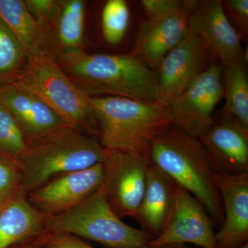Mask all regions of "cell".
Returning <instances> with one entry per match:
<instances>
[{"label": "cell", "instance_id": "1", "mask_svg": "<svg viewBox=\"0 0 248 248\" xmlns=\"http://www.w3.org/2000/svg\"><path fill=\"white\" fill-rule=\"evenodd\" d=\"M55 58L66 76L90 97L158 103L156 72L131 54H90L78 48L60 50Z\"/></svg>", "mask_w": 248, "mask_h": 248}, {"label": "cell", "instance_id": "2", "mask_svg": "<svg viewBox=\"0 0 248 248\" xmlns=\"http://www.w3.org/2000/svg\"><path fill=\"white\" fill-rule=\"evenodd\" d=\"M104 148L118 150L150 161L156 139L173 125L170 109L159 103L113 96L89 99Z\"/></svg>", "mask_w": 248, "mask_h": 248}, {"label": "cell", "instance_id": "3", "mask_svg": "<svg viewBox=\"0 0 248 248\" xmlns=\"http://www.w3.org/2000/svg\"><path fill=\"white\" fill-rule=\"evenodd\" d=\"M150 161L200 201L214 226L221 228L224 221L223 202L213 182L208 155L199 139L172 125L153 143Z\"/></svg>", "mask_w": 248, "mask_h": 248}, {"label": "cell", "instance_id": "4", "mask_svg": "<svg viewBox=\"0 0 248 248\" xmlns=\"http://www.w3.org/2000/svg\"><path fill=\"white\" fill-rule=\"evenodd\" d=\"M104 152L97 137L68 125L28 142L17 159L22 190L27 195L56 176L92 167Z\"/></svg>", "mask_w": 248, "mask_h": 248}, {"label": "cell", "instance_id": "5", "mask_svg": "<svg viewBox=\"0 0 248 248\" xmlns=\"http://www.w3.org/2000/svg\"><path fill=\"white\" fill-rule=\"evenodd\" d=\"M25 60L24 68L7 83L40 99L66 125L97 138L91 97L66 76L55 55L42 54Z\"/></svg>", "mask_w": 248, "mask_h": 248}, {"label": "cell", "instance_id": "6", "mask_svg": "<svg viewBox=\"0 0 248 248\" xmlns=\"http://www.w3.org/2000/svg\"><path fill=\"white\" fill-rule=\"evenodd\" d=\"M46 231L69 233L108 248H151L155 239L124 223L110 208L100 187L76 208L48 217Z\"/></svg>", "mask_w": 248, "mask_h": 248}, {"label": "cell", "instance_id": "7", "mask_svg": "<svg viewBox=\"0 0 248 248\" xmlns=\"http://www.w3.org/2000/svg\"><path fill=\"white\" fill-rule=\"evenodd\" d=\"M100 189L107 203L120 218L135 219L146 190L151 161L118 151L104 148Z\"/></svg>", "mask_w": 248, "mask_h": 248}, {"label": "cell", "instance_id": "8", "mask_svg": "<svg viewBox=\"0 0 248 248\" xmlns=\"http://www.w3.org/2000/svg\"><path fill=\"white\" fill-rule=\"evenodd\" d=\"M223 97V66L215 61L169 106L173 125L200 139L213 125L214 111Z\"/></svg>", "mask_w": 248, "mask_h": 248}, {"label": "cell", "instance_id": "9", "mask_svg": "<svg viewBox=\"0 0 248 248\" xmlns=\"http://www.w3.org/2000/svg\"><path fill=\"white\" fill-rule=\"evenodd\" d=\"M215 61L202 41L187 29L185 37L166 55L156 72L157 102L169 107Z\"/></svg>", "mask_w": 248, "mask_h": 248}, {"label": "cell", "instance_id": "10", "mask_svg": "<svg viewBox=\"0 0 248 248\" xmlns=\"http://www.w3.org/2000/svg\"><path fill=\"white\" fill-rule=\"evenodd\" d=\"M102 163L89 169L63 173L28 194L27 199L36 209L50 217L76 208L102 185Z\"/></svg>", "mask_w": 248, "mask_h": 248}, {"label": "cell", "instance_id": "11", "mask_svg": "<svg viewBox=\"0 0 248 248\" xmlns=\"http://www.w3.org/2000/svg\"><path fill=\"white\" fill-rule=\"evenodd\" d=\"M188 29L205 45L222 65L246 60L241 35L223 9L220 0L197 1L188 19Z\"/></svg>", "mask_w": 248, "mask_h": 248}, {"label": "cell", "instance_id": "12", "mask_svg": "<svg viewBox=\"0 0 248 248\" xmlns=\"http://www.w3.org/2000/svg\"><path fill=\"white\" fill-rule=\"evenodd\" d=\"M213 227L203 204L177 184L175 206L170 221L161 234L151 241V248L186 244L202 248H218Z\"/></svg>", "mask_w": 248, "mask_h": 248}, {"label": "cell", "instance_id": "13", "mask_svg": "<svg viewBox=\"0 0 248 248\" xmlns=\"http://www.w3.org/2000/svg\"><path fill=\"white\" fill-rule=\"evenodd\" d=\"M197 1L186 0L177 14L159 20L147 19L139 31L130 53L155 72L166 55L184 39Z\"/></svg>", "mask_w": 248, "mask_h": 248}, {"label": "cell", "instance_id": "14", "mask_svg": "<svg viewBox=\"0 0 248 248\" xmlns=\"http://www.w3.org/2000/svg\"><path fill=\"white\" fill-rule=\"evenodd\" d=\"M223 202L224 221L215 234L218 248H236L248 243V172L236 175L213 173Z\"/></svg>", "mask_w": 248, "mask_h": 248}, {"label": "cell", "instance_id": "15", "mask_svg": "<svg viewBox=\"0 0 248 248\" xmlns=\"http://www.w3.org/2000/svg\"><path fill=\"white\" fill-rule=\"evenodd\" d=\"M199 140L214 172L236 175L248 172V135L234 124L214 118L213 125Z\"/></svg>", "mask_w": 248, "mask_h": 248}, {"label": "cell", "instance_id": "16", "mask_svg": "<svg viewBox=\"0 0 248 248\" xmlns=\"http://www.w3.org/2000/svg\"><path fill=\"white\" fill-rule=\"evenodd\" d=\"M0 105L17 122L27 142L66 125L40 99L11 83L0 84Z\"/></svg>", "mask_w": 248, "mask_h": 248}, {"label": "cell", "instance_id": "17", "mask_svg": "<svg viewBox=\"0 0 248 248\" xmlns=\"http://www.w3.org/2000/svg\"><path fill=\"white\" fill-rule=\"evenodd\" d=\"M177 184L151 164L144 195L135 219L141 231L158 237L170 221L175 206Z\"/></svg>", "mask_w": 248, "mask_h": 248}, {"label": "cell", "instance_id": "18", "mask_svg": "<svg viewBox=\"0 0 248 248\" xmlns=\"http://www.w3.org/2000/svg\"><path fill=\"white\" fill-rule=\"evenodd\" d=\"M48 217L31 204L27 195L20 191L0 207V248H12L40 237L46 232Z\"/></svg>", "mask_w": 248, "mask_h": 248}, {"label": "cell", "instance_id": "19", "mask_svg": "<svg viewBox=\"0 0 248 248\" xmlns=\"http://www.w3.org/2000/svg\"><path fill=\"white\" fill-rule=\"evenodd\" d=\"M0 18L12 31L24 50L26 59L51 53L53 32L33 17L22 0H0Z\"/></svg>", "mask_w": 248, "mask_h": 248}, {"label": "cell", "instance_id": "20", "mask_svg": "<svg viewBox=\"0 0 248 248\" xmlns=\"http://www.w3.org/2000/svg\"><path fill=\"white\" fill-rule=\"evenodd\" d=\"M222 66L225 105L219 117L234 124L248 135V76L246 62L241 60Z\"/></svg>", "mask_w": 248, "mask_h": 248}, {"label": "cell", "instance_id": "21", "mask_svg": "<svg viewBox=\"0 0 248 248\" xmlns=\"http://www.w3.org/2000/svg\"><path fill=\"white\" fill-rule=\"evenodd\" d=\"M85 12L86 2L83 0L62 1L52 27L55 28V40L59 46L57 53L60 50L82 48Z\"/></svg>", "mask_w": 248, "mask_h": 248}, {"label": "cell", "instance_id": "22", "mask_svg": "<svg viewBox=\"0 0 248 248\" xmlns=\"http://www.w3.org/2000/svg\"><path fill=\"white\" fill-rule=\"evenodd\" d=\"M130 9L125 0H108L103 8L102 30L107 43L117 45L123 40L130 22Z\"/></svg>", "mask_w": 248, "mask_h": 248}, {"label": "cell", "instance_id": "23", "mask_svg": "<svg viewBox=\"0 0 248 248\" xmlns=\"http://www.w3.org/2000/svg\"><path fill=\"white\" fill-rule=\"evenodd\" d=\"M25 60L20 42L0 18V84L7 83Z\"/></svg>", "mask_w": 248, "mask_h": 248}, {"label": "cell", "instance_id": "24", "mask_svg": "<svg viewBox=\"0 0 248 248\" xmlns=\"http://www.w3.org/2000/svg\"><path fill=\"white\" fill-rule=\"evenodd\" d=\"M27 143L17 122L0 105V154L17 160L25 151Z\"/></svg>", "mask_w": 248, "mask_h": 248}, {"label": "cell", "instance_id": "25", "mask_svg": "<svg viewBox=\"0 0 248 248\" xmlns=\"http://www.w3.org/2000/svg\"><path fill=\"white\" fill-rule=\"evenodd\" d=\"M22 176L17 160L0 154V207L22 191Z\"/></svg>", "mask_w": 248, "mask_h": 248}, {"label": "cell", "instance_id": "26", "mask_svg": "<svg viewBox=\"0 0 248 248\" xmlns=\"http://www.w3.org/2000/svg\"><path fill=\"white\" fill-rule=\"evenodd\" d=\"M24 1L29 12L36 20L51 31L55 18L58 16L62 1L25 0Z\"/></svg>", "mask_w": 248, "mask_h": 248}, {"label": "cell", "instance_id": "27", "mask_svg": "<svg viewBox=\"0 0 248 248\" xmlns=\"http://www.w3.org/2000/svg\"><path fill=\"white\" fill-rule=\"evenodd\" d=\"M182 0H142L140 1L150 20H159L177 14L185 6Z\"/></svg>", "mask_w": 248, "mask_h": 248}, {"label": "cell", "instance_id": "28", "mask_svg": "<svg viewBox=\"0 0 248 248\" xmlns=\"http://www.w3.org/2000/svg\"><path fill=\"white\" fill-rule=\"evenodd\" d=\"M223 9L240 35H247L248 31V0L222 1Z\"/></svg>", "mask_w": 248, "mask_h": 248}, {"label": "cell", "instance_id": "29", "mask_svg": "<svg viewBox=\"0 0 248 248\" xmlns=\"http://www.w3.org/2000/svg\"><path fill=\"white\" fill-rule=\"evenodd\" d=\"M39 240L46 248H95L78 236L62 232L46 231Z\"/></svg>", "mask_w": 248, "mask_h": 248}, {"label": "cell", "instance_id": "30", "mask_svg": "<svg viewBox=\"0 0 248 248\" xmlns=\"http://www.w3.org/2000/svg\"><path fill=\"white\" fill-rule=\"evenodd\" d=\"M12 248H46L45 246L42 244V242L39 240V237L37 239L29 240L25 241L22 244L17 245Z\"/></svg>", "mask_w": 248, "mask_h": 248}, {"label": "cell", "instance_id": "31", "mask_svg": "<svg viewBox=\"0 0 248 248\" xmlns=\"http://www.w3.org/2000/svg\"><path fill=\"white\" fill-rule=\"evenodd\" d=\"M159 248H202L200 247L197 248H190L188 247V246H186L184 244H172L169 245V246H164V247H161Z\"/></svg>", "mask_w": 248, "mask_h": 248}, {"label": "cell", "instance_id": "32", "mask_svg": "<svg viewBox=\"0 0 248 248\" xmlns=\"http://www.w3.org/2000/svg\"><path fill=\"white\" fill-rule=\"evenodd\" d=\"M236 248H248V243H246V244L242 245V246H240V247Z\"/></svg>", "mask_w": 248, "mask_h": 248}]
</instances>
